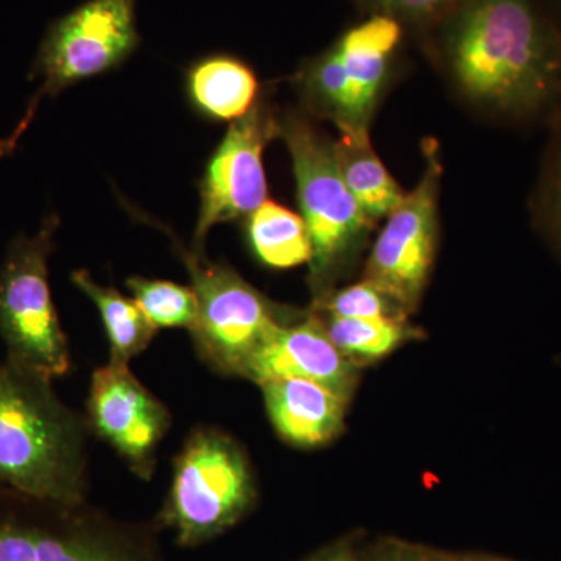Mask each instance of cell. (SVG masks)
Here are the masks:
<instances>
[{"instance_id":"cell-1","label":"cell","mask_w":561,"mask_h":561,"mask_svg":"<svg viewBox=\"0 0 561 561\" xmlns=\"http://www.w3.org/2000/svg\"><path fill=\"white\" fill-rule=\"evenodd\" d=\"M440 24L446 61L471 101L518 117L551 102L561 36L535 0H460Z\"/></svg>"},{"instance_id":"cell-2","label":"cell","mask_w":561,"mask_h":561,"mask_svg":"<svg viewBox=\"0 0 561 561\" xmlns=\"http://www.w3.org/2000/svg\"><path fill=\"white\" fill-rule=\"evenodd\" d=\"M54 379L0 364V486L87 502L90 424L57 397Z\"/></svg>"},{"instance_id":"cell-3","label":"cell","mask_w":561,"mask_h":561,"mask_svg":"<svg viewBox=\"0 0 561 561\" xmlns=\"http://www.w3.org/2000/svg\"><path fill=\"white\" fill-rule=\"evenodd\" d=\"M157 529L0 486V561H164Z\"/></svg>"},{"instance_id":"cell-4","label":"cell","mask_w":561,"mask_h":561,"mask_svg":"<svg viewBox=\"0 0 561 561\" xmlns=\"http://www.w3.org/2000/svg\"><path fill=\"white\" fill-rule=\"evenodd\" d=\"M279 136L289 149L301 217L312 245L311 287L317 300L359 251L373 221L343 181L334 142L298 114L279 121Z\"/></svg>"},{"instance_id":"cell-5","label":"cell","mask_w":561,"mask_h":561,"mask_svg":"<svg viewBox=\"0 0 561 561\" xmlns=\"http://www.w3.org/2000/svg\"><path fill=\"white\" fill-rule=\"evenodd\" d=\"M254 501L256 483L239 443L214 427H198L176 457L157 526L171 529L180 546L195 548L241 523Z\"/></svg>"},{"instance_id":"cell-6","label":"cell","mask_w":561,"mask_h":561,"mask_svg":"<svg viewBox=\"0 0 561 561\" xmlns=\"http://www.w3.org/2000/svg\"><path fill=\"white\" fill-rule=\"evenodd\" d=\"M60 224L57 214H49L35 234L16 236L0 265V337L7 360L49 379L70 368L68 339L49 283V257Z\"/></svg>"},{"instance_id":"cell-7","label":"cell","mask_w":561,"mask_h":561,"mask_svg":"<svg viewBox=\"0 0 561 561\" xmlns=\"http://www.w3.org/2000/svg\"><path fill=\"white\" fill-rule=\"evenodd\" d=\"M139 43L136 0H88L51 22L33 62L31 79L41 80L39 90L16 130L0 140V161L16 149L43 99L119 68Z\"/></svg>"},{"instance_id":"cell-8","label":"cell","mask_w":561,"mask_h":561,"mask_svg":"<svg viewBox=\"0 0 561 561\" xmlns=\"http://www.w3.org/2000/svg\"><path fill=\"white\" fill-rule=\"evenodd\" d=\"M402 25L387 16L368 18L306 61L295 77L302 102L339 131H364L400 49Z\"/></svg>"},{"instance_id":"cell-9","label":"cell","mask_w":561,"mask_h":561,"mask_svg":"<svg viewBox=\"0 0 561 561\" xmlns=\"http://www.w3.org/2000/svg\"><path fill=\"white\" fill-rule=\"evenodd\" d=\"M197 295L198 316L191 330L203 360L221 375L243 376L256 351L295 312L254 289L227 264L205 260L175 239Z\"/></svg>"},{"instance_id":"cell-10","label":"cell","mask_w":561,"mask_h":561,"mask_svg":"<svg viewBox=\"0 0 561 561\" xmlns=\"http://www.w3.org/2000/svg\"><path fill=\"white\" fill-rule=\"evenodd\" d=\"M423 151V175L387 216L365 267V279L379 287L402 313L419 308L437 251L440 151L434 139L424 142Z\"/></svg>"},{"instance_id":"cell-11","label":"cell","mask_w":561,"mask_h":561,"mask_svg":"<svg viewBox=\"0 0 561 561\" xmlns=\"http://www.w3.org/2000/svg\"><path fill=\"white\" fill-rule=\"evenodd\" d=\"M276 136L279 121L264 103H256L241 119L231 122L201 181L192 250L203 253L206 236L216 225L250 216L267 202L264 151Z\"/></svg>"},{"instance_id":"cell-12","label":"cell","mask_w":561,"mask_h":561,"mask_svg":"<svg viewBox=\"0 0 561 561\" xmlns=\"http://www.w3.org/2000/svg\"><path fill=\"white\" fill-rule=\"evenodd\" d=\"M88 424L138 478L149 481L172 416L133 375L128 364L110 360L92 375Z\"/></svg>"},{"instance_id":"cell-13","label":"cell","mask_w":561,"mask_h":561,"mask_svg":"<svg viewBox=\"0 0 561 561\" xmlns=\"http://www.w3.org/2000/svg\"><path fill=\"white\" fill-rule=\"evenodd\" d=\"M242 378L257 386L275 379H305L350 400L356 386V364L346 359L312 311L283 324L256 351Z\"/></svg>"},{"instance_id":"cell-14","label":"cell","mask_w":561,"mask_h":561,"mask_svg":"<svg viewBox=\"0 0 561 561\" xmlns=\"http://www.w3.org/2000/svg\"><path fill=\"white\" fill-rule=\"evenodd\" d=\"M273 427L290 445L316 448L341 435L348 400L305 379H275L260 386Z\"/></svg>"},{"instance_id":"cell-15","label":"cell","mask_w":561,"mask_h":561,"mask_svg":"<svg viewBox=\"0 0 561 561\" xmlns=\"http://www.w3.org/2000/svg\"><path fill=\"white\" fill-rule=\"evenodd\" d=\"M187 98L203 116L217 122L241 119L256 105L260 81L247 62L230 55H210L186 73Z\"/></svg>"},{"instance_id":"cell-16","label":"cell","mask_w":561,"mask_h":561,"mask_svg":"<svg viewBox=\"0 0 561 561\" xmlns=\"http://www.w3.org/2000/svg\"><path fill=\"white\" fill-rule=\"evenodd\" d=\"M334 153L343 181L375 224L389 216L405 197V192L373 149L368 130L341 131V138L334 142Z\"/></svg>"},{"instance_id":"cell-17","label":"cell","mask_w":561,"mask_h":561,"mask_svg":"<svg viewBox=\"0 0 561 561\" xmlns=\"http://www.w3.org/2000/svg\"><path fill=\"white\" fill-rule=\"evenodd\" d=\"M70 279L101 312L111 346L110 360L128 364L133 357L147 350L157 330L135 300H128L114 287L99 284L88 271L72 272Z\"/></svg>"},{"instance_id":"cell-18","label":"cell","mask_w":561,"mask_h":561,"mask_svg":"<svg viewBox=\"0 0 561 561\" xmlns=\"http://www.w3.org/2000/svg\"><path fill=\"white\" fill-rule=\"evenodd\" d=\"M247 234L262 264L291 268L312 260L308 228L300 214L275 202H265L250 214Z\"/></svg>"},{"instance_id":"cell-19","label":"cell","mask_w":561,"mask_h":561,"mask_svg":"<svg viewBox=\"0 0 561 561\" xmlns=\"http://www.w3.org/2000/svg\"><path fill=\"white\" fill-rule=\"evenodd\" d=\"M323 324L332 343L353 364L382 359L391 351L397 350L405 339L411 337V330L405 324L404 317H383V319L330 317L327 321L323 320Z\"/></svg>"},{"instance_id":"cell-20","label":"cell","mask_w":561,"mask_h":561,"mask_svg":"<svg viewBox=\"0 0 561 561\" xmlns=\"http://www.w3.org/2000/svg\"><path fill=\"white\" fill-rule=\"evenodd\" d=\"M133 300L154 330L186 328L192 330L198 316V300L194 289L164 279L133 276L127 280Z\"/></svg>"},{"instance_id":"cell-21","label":"cell","mask_w":561,"mask_h":561,"mask_svg":"<svg viewBox=\"0 0 561 561\" xmlns=\"http://www.w3.org/2000/svg\"><path fill=\"white\" fill-rule=\"evenodd\" d=\"M319 309L337 319H383L405 313L379 287L364 279L317 300Z\"/></svg>"},{"instance_id":"cell-22","label":"cell","mask_w":561,"mask_h":561,"mask_svg":"<svg viewBox=\"0 0 561 561\" xmlns=\"http://www.w3.org/2000/svg\"><path fill=\"white\" fill-rule=\"evenodd\" d=\"M370 16H387L401 25L440 24L460 0H354Z\"/></svg>"},{"instance_id":"cell-23","label":"cell","mask_w":561,"mask_h":561,"mask_svg":"<svg viewBox=\"0 0 561 561\" xmlns=\"http://www.w3.org/2000/svg\"><path fill=\"white\" fill-rule=\"evenodd\" d=\"M365 561H453L449 552L437 551L427 546L401 540V538H381Z\"/></svg>"},{"instance_id":"cell-24","label":"cell","mask_w":561,"mask_h":561,"mask_svg":"<svg viewBox=\"0 0 561 561\" xmlns=\"http://www.w3.org/2000/svg\"><path fill=\"white\" fill-rule=\"evenodd\" d=\"M545 213L553 236L561 243V154L553 165L551 180L546 187Z\"/></svg>"},{"instance_id":"cell-25","label":"cell","mask_w":561,"mask_h":561,"mask_svg":"<svg viewBox=\"0 0 561 561\" xmlns=\"http://www.w3.org/2000/svg\"><path fill=\"white\" fill-rule=\"evenodd\" d=\"M302 561H365L362 560L351 538L331 542Z\"/></svg>"},{"instance_id":"cell-26","label":"cell","mask_w":561,"mask_h":561,"mask_svg":"<svg viewBox=\"0 0 561 561\" xmlns=\"http://www.w3.org/2000/svg\"><path fill=\"white\" fill-rule=\"evenodd\" d=\"M453 561H513L501 557L485 556V553H449Z\"/></svg>"}]
</instances>
